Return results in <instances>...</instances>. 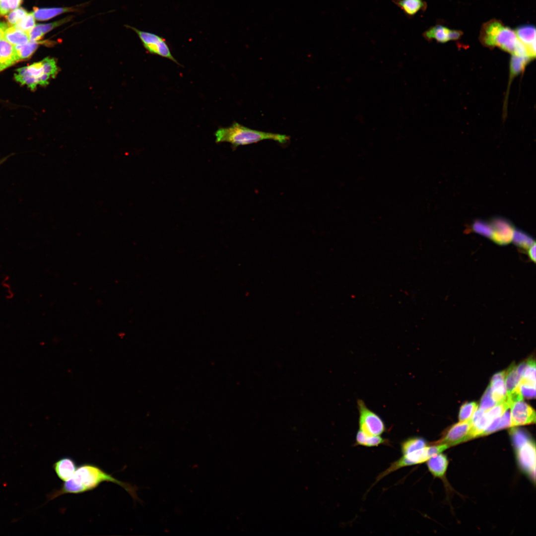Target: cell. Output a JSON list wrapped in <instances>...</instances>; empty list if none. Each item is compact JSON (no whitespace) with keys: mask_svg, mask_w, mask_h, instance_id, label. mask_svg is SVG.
<instances>
[{"mask_svg":"<svg viewBox=\"0 0 536 536\" xmlns=\"http://www.w3.org/2000/svg\"><path fill=\"white\" fill-rule=\"evenodd\" d=\"M104 482L116 483L123 487L135 501L140 502L136 485L123 482L114 477L96 465L86 463L78 466L73 475L65 481L59 489L48 495V501L66 494H79L92 490Z\"/></svg>","mask_w":536,"mask_h":536,"instance_id":"6da1fadb","label":"cell"},{"mask_svg":"<svg viewBox=\"0 0 536 536\" xmlns=\"http://www.w3.org/2000/svg\"><path fill=\"white\" fill-rule=\"evenodd\" d=\"M215 135L216 142H229L234 148L267 139L285 143L289 139V137L285 134L253 130L237 122H234L230 127L218 129Z\"/></svg>","mask_w":536,"mask_h":536,"instance_id":"7a4b0ae2","label":"cell"},{"mask_svg":"<svg viewBox=\"0 0 536 536\" xmlns=\"http://www.w3.org/2000/svg\"><path fill=\"white\" fill-rule=\"evenodd\" d=\"M480 40L485 46L498 47L512 54L514 53L520 41L515 31L496 19L491 20L483 25Z\"/></svg>","mask_w":536,"mask_h":536,"instance_id":"3957f363","label":"cell"},{"mask_svg":"<svg viewBox=\"0 0 536 536\" xmlns=\"http://www.w3.org/2000/svg\"><path fill=\"white\" fill-rule=\"evenodd\" d=\"M448 447L449 446L447 445L436 443L435 445L426 446L422 449L403 455L401 458L393 462L386 470L382 472L378 476L377 481L380 480L389 473L403 467L417 465L427 461L430 457L441 453Z\"/></svg>","mask_w":536,"mask_h":536,"instance_id":"277c9868","label":"cell"},{"mask_svg":"<svg viewBox=\"0 0 536 536\" xmlns=\"http://www.w3.org/2000/svg\"><path fill=\"white\" fill-rule=\"evenodd\" d=\"M359 430L367 435L380 436L385 431L383 420L370 410L362 400L357 401Z\"/></svg>","mask_w":536,"mask_h":536,"instance_id":"5b68a950","label":"cell"},{"mask_svg":"<svg viewBox=\"0 0 536 536\" xmlns=\"http://www.w3.org/2000/svg\"><path fill=\"white\" fill-rule=\"evenodd\" d=\"M137 33L144 47L150 54L168 59L177 64L179 63L173 57L166 39L156 34L132 28Z\"/></svg>","mask_w":536,"mask_h":536,"instance_id":"8992f818","label":"cell"},{"mask_svg":"<svg viewBox=\"0 0 536 536\" xmlns=\"http://www.w3.org/2000/svg\"><path fill=\"white\" fill-rule=\"evenodd\" d=\"M473 438L471 433L470 419L460 421L453 425L445 434L438 444H445L449 446L458 444L462 442Z\"/></svg>","mask_w":536,"mask_h":536,"instance_id":"52a82bcc","label":"cell"},{"mask_svg":"<svg viewBox=\"0 0 536 536\" xmlns=\"http://www.w3.org/2000/svg\"><path fill=\"white\" fill-rule=\"evenodd\" d=\"M511 426L529 424L536 421V412L523 400L516 402L511 406Z\"/></svg>","mask_w":536,"mask_h":536,"instance_id":"ba28073f","label":"cell"},{"mask_svg":"<svg viewBox=\"0 0 536 536\" xmlns=\"http://www.w3.org/2000/svg\"><path fill=\"white\" fill-rule=\"evenodd\" d=\"M516 448L518 458L521 466L535 478L536 471L535 444L530 439Z\"/></svg>","mask_w":536,"mask_h":536,"instance_id":"9c48e42d","label":"cell"},{"mask_svg":"<svg viewBox=\"0 0 536 536\" xmlns=\"http://www.w3.org/2000/svg\"><path fill=\"white\" fill-rule=\"evenodd\" d=\"M491 225L493 230L491 239L494 242L504 245L512 241L515 229L508 220L502 218H496L492 220Z\"/></svg>","mask_w":536,"mask_h":536,"instance_id":"30bf717a","label":"cell"},{"mask_svg":"<svg viewBox=\"0 0 536 536\" xmlns=\"http://www.w3.org/2000/svg\"><path fill=\"white\" fill-rule=\"evenodd\" d=\"M515 33L518 39L526 46L529 57L531 59L535 58V27L530 24L520 26L516 29Z\"/></svg>","mask_w":536,"mask_h":536,"instance_id":"8fae6325","label":"cell"},{"mask_svg":"<svg viewBox=\"0 0 536 536\" xmlns=\"http://www.w3.org/2000/svg\"><path fill=\"white\" fill-rule=\"evenodd\" d=\"M78 466L69 457H63L54 463L53 469L58 477L63 481L68 480L74 473Z\"/></svg>","mask_w":536,"mask_h":536,"instance_id":"7c38bea8","label":"cell"},{"mask_svg":"<svg viewBox=\"0 0 536 536\" xmlns=\"http://www.w3.org/2000/svg\"><path fill=\"white\" fill-rule=\"evenodd\" d=\"M14 46L4 39L0 40V72L19 61Z\"/></svg>","mask_w":536,"mask_h":536,"instance_id":"4fadbf2b","label":"cell"},{"mask_svg":"<svg viewBox=\"0 0 536 536\" xmlns=\"http://www.w3.org/2000/svg\"><path fill=\"white\" fill-rule=\"evenodd\" d=\"M505 370L495 374L492 377L489 384L492 398L497 403L501 402L506 399L507 391L505 382Z\"/></svg>","mask_w":536,"mask_h":536,"instance_id":"5bb4252c","label":"cell"},{"mask_svg":"<svg viewBox=\"0 0 536 536\" xmlns=\"http://www.w3.org/2000/svg\"><path fill=\"white\" fill-rule=\"evenodd\" d=\"M393 2L409 18L413 17L426 8V3L424 0H393Z\"/></svg>","mask_w":536,"mask_h":536,"instance_id":"9a60e30c","label":"cell"},{"mask_svg":"<svg viewBox=\"0 0 536 536\" xmlns=\"http://www.w3.org/2000/svg\"><path fill=\"white\" fill-rule=\"evenodd\" d=\"M471 424V433L472 437L482 436L487 427L489 425L485 412L481 409H477L470 419Z\"/></svg>","mask_w":536,"mask_h":536,"instance_id":"2e32d148","label":"cell"},{"mask_svg":"<svg viewBox=\"0 0 536 536\" xmlns=\"http://www.w3.org/2000/svg\"><path fill=\"white\" fill-rule=\"evenodd\" d=\"M427 461L428 469L434 476L439 477L444 476L448 465L445 455L440 453L430 457Z\"/></svg>","mask_w":536,"mask_h":536,"instance_id":"e0dca14e","label":"cell"},{"mask_svg":"<svg viewBox=\"0 0 536 536\" xmlns=\"http://www.w3.org/2000/svg\"><path fill=\"white\" fill-rule=\"evenodd\" d=\"M3 39L13 46L24 44L30 41L29 34L18 29L14 26H8L4 31Z\"/></svg>","mask_w":536,"mask_h":536,"instance_id":"ac0fdd59","label":"cell"},{"mask_svg":"<svg viewBox=\"0 0 536 536\" xmlns=\"http://www.w3.org/2000/svg\"><path fill=\"white\" fill-rule=\"evenodd\" d=\"M449 29L441 25H436L430 27L423 34L426 40L428 41L434 39L438 42L445 43L448 41Z\"/></svg>","mask_w":536,"mask_h":536,"instance_id":"d6986e66","label":"cell"},{"mask_svg":"<svg viewBox=\"0 0 536 536\" xmlns=\"http://www.w3.org/2000/svg\"><path fill=\"white\" fill-rule=\"evenodd\" d=\"M71 7H54L35 8L33 12L35 18L38 20H46L62 13L72 11Z\"/></svg>","mask_w":536,"mask_h":536,"instance_id":"ffe728a7","label":"cell"},{"mask_svg":"<svg viewBox=\"0 0 536 536\" xmlns=\"http://www.w3.org/2000/svg\"><path fill=\"white\" fill-rule=\"evenodd\" d=\"M505 372V382L508 394L516 389L522 377L517 371V366L514 364L511 365Z\"/></svg>","mask_w":536,"mask_h":536,"instance_id":"44dd1931","label":"cell"},{"mask_svg":"<svg viewBox=\"0 0 536 536\" xmlns=\"http://www.w3.org/2000/svg\"><path fill=\"white\" fill-rule=\"evenodd\" d=\"M386 441L380 436L368 435L359 430L356 436L357 445L366 447H375L384 444Z\"/></svg>","mask_w":536,"mask_h":536,"instance_id":"7402d4cb","label":"cell"},{"mask_svg":"<svg viewBox=\"0 0 536 536\" xmlns=\"http://www.w3.org/2000/svg\"><path fill=\"white\" fill-rule=\"evenodd\" d=\"M427 446L425 440L421 437H410L401 443V451L403 455L407 454Z\"/></svg>","mask_w":536,"mask_h":536,"instance_id":"603a6c76","label":"cell"},{"mask_svg":"<svg viewBox=\"0 0 536 536\" xmlns=\"http://www.w3.org/2000/svg\"><path fill=\"white\" fill-rule=\"evenodd\" d=\"M531 60L532 59L528 57L512 55L510 62L511 76L517 75L523 71Z\"/></svg>","mask_w":536,"mask_h":536,"instance_id":"cb8c5ba5","label":"cell"},{"mask_svg":"<svg viewBox=\"0 0 536 536\" xmlns=\"http://www.w3.org/2000/svg\"><path fill=\"white\" fill-rule=\"evenodd\" d=\"M512 241L517 246L524 249H528L535 243L530 236L520 230H514Z\"/></svg>","mask_w":536,"mask_h":536,"instance_id":"d4e9b609","label":"cell"},{"mask_svg":"<svg viewBox=\"0 0 536 536\" xmlns=\"http://www.w3.org/2000/svg\"><path fill=\"white\" fill-rule=\"evenodd\" d=\"M39 43L30 41L22 45L14 46L19 60H24L30 57L37 49Z\"/></svg>","mask_w":536,"mask_h":536,"instance_id":"484cf974","label":"cell"},{"mask_svg":"<svg viewBox=\"0 0 536 536\" xmlns=\"http://www.w3.org/2000/svg\"><path fill=\"white\" fill-rule=\"evenodd\" d=\"M520 382L536 385L535 360L530 358L526 361V366Z\"/></svg>","mask_w":536,"mask_h":536,"instance_id":"4316f807","label":"cell"},{"mask_svg":"<svg viewBox=\"0 0 536 536\" xmlns=\"http://www.w3.org/2000/svg\"><path fill=\"white\" fill-rule=\"evenodd\" d=\"M510 407L506 400L498 402L491 409L485 412L486 416L490 422L495 419L501 417L505 411Z\"/></svg>","mask_w":536,"mask_h":536,"instance_id":"83f0119b","label":"cell"},{"mask_svg":"<svg viewBox=\"0 0 536 536\" xmlns=\"http://www.w3.org/2000/svg\"><path fill=\"white\" fill-rule=\"evenodd\" d=\"M477 408L478 405L475 402H466L463 404L459 414L460 421L470 419Z\"/></svg>","mask_w":536,"mask_h":536,"instance_id":"f1b7e54d","label":"cell"},{"mask_svg":"<svg viewBox=\"0 0 536 536\" xmlns=\"http://www.w3.org/2000/svg\"><path fill=\"white\" fill-rule=\"evenodd\" d=\"M35 19L33 12L27 13L14 26L18 29L28 33L35 25Z\"/></svg>","mask_w":536,"mask_h":536,"instance_id":"f546056e","label":"cell"},{"mask_svg":"<svg viewBox=\"0 0 536 536\" xmlns=\"http://www.w3.org/2000/svg\"><path fill=\"white\" fill-rule=\"evenodd\" d=\"M472 228L475 232L491 239L493 230L491 224L481 220H476L473 223Z\"/></svg>","mask_w":536,"mask_h":536,"instance_id":"4dcf8cb0","label":"cell"},{"mask_svg":"<svg viewBox=\"0 0 536 536\" xmlns=\"http://www.w3.org/2000/svg\"><path fill=\"white\" fill-rule=\"evenodd\" d=\"M496 403L497 402L492 398L490 386L489 385L481 399L480 409L486 412L493 407Z\"/></svg>","mask_w":536,"mask_h":536,"instance_id":"1f68e13d","label":"cell"},{"mask_svg":"<svg viewBox=\"0 0 536 536\" xmlns=\"http://www.w3.org/2000/svg\"><path fill=\"white\" fill-rule=\"evenodd\" d=\"M28 13L22 7L12 10L6 16L8 26H14L21 20Z\"/></svg>","mask_w":536,"mask_h":536,"instance_id":"d6a6232c","label":"cell"},{"mask_svg":"<svg viewBox=\"0 0 536 536\" xmlns=\"http://www.w3.org/2000/svg\"><path fill=\"white\" fill-rule=\"evenodd\" d=\"M44 73L51 77H55L57 74L58 68L57 66L55 59L47 57L41 61Z\"/></svg>","mask_w":536,"mask_h":536,"instance_id":"836d02e7","label":"cell"},{"mask_svg":"<svg viewBox=\"0 0 536 536\" xmlns=\"http://www.w3.org/2000/svg\"><path fill=\"white\" fill-rule=\"evenodd\" d=\"M21 0H0V15H4L19 6Z\"/></svg>","mask_w":536,"mask_h":536,"instance_id":"e575fe53","label":"cell"},{"mask_svg":"<svg viewBox=\"0 0 536 536\" xmlns=\"http://www.w3.org/2000/svg\"><path fill=\"white\" fill-rule=\"evenodd\" d=\"M71 17L69 16L50 23L36 24L35 25V27L44 35L45 34L49 32L54 28L67 22L71 19Z\"/></svg>","mask_w":536,"mask_h":536,"instance_id":"d590c367","label":"cell"},{"mask_svg":"<svg viewBox=\"0 0 536 536\" xmlns=\"http://www.w3.org/2000/svg\"><path fill=\"white\" fill-rule=\"evenodd\" d=\"M518 389L523 397L528 399L535 398L536 396V385L520 382Z\"/></svg>","mask_w":536,"mask_h":536,"instance_id":"8d00e7d4","label":"cell"},{"mask_svg":"<svg viewBox=\"0 0 536 536\" xmlns=\"http://www.w3.org/2000/svg\"><path fill=\"white\" fill-rule=\"evenodd\" d=\"M511 426L510 412L507 409L500 417L499 430L509 427Z\"/></svg>","mask_w":536,"mask_h":536,"instance_id":"74e56055","label":"cell"},{"mask_svg":"<svg viewBox=\"0 0 536 536\" xmlns=\"http://www.w3.org/2000/svg\"><path fill=\"white\" fill-rule=\"evenodd\" d=\"M462 35V32L459 30H450L449 33V39L450 40H457Z\"/></svg>","mask_w":536,"mask_h":536,"instance_id":"f35d334b","label":"cell"},{"mask_svg":"<svg viewBox=\"0 0 536 536\" xmlns=\"http://www.w3.org/2000/svg\"><path fill=\"white\" fill-rule=\"evenodd\" d=\"M528 254L529 258L534 262H536V243H534L529 249Z\"/></svg>","mask_w":536,"mask_h":536,"instance_id":"ab89813d","label":"cell"},{"mask_svg":"<svg viewBox=\"0 0 536 536\" xmlns=\"http://www.w3.org/2000/svg\"><path fill=\"white\" fill-rule=\"evenodd\" d=\"M8 26V25L5 23L0 22V40L3 39L4 31Z\"/></svg>","mask_w":536,"mask_h":536,"instance_id":"60d3db41","label":"cell"},{"mask_svg":"<svg viewBox=\"0 0 536 536\" xmlns=\"http://www.w3.org/2000/svg\"><path fill=\"white\" fill-rule=\"evenodd\" d=\"M10 156H11V155L5 156V157H3V158L0 159V165H1L2 163H3Z\"/></svg>","mask_w":536,"mask_h":536,"instance_id":"b9f144b4","label":"cell"}]
</instances>
